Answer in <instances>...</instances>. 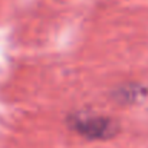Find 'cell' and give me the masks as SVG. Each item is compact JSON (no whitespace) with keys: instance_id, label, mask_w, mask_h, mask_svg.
Segmentation results:
<instances>
[{"instance_id":"obj_1","label":"cell","mask_w":148,"mask_h":148,"mask_svg":"<svg viewBox=\"0 0 148 148\" xmlns=\"http://www.w3.org/2000/svg\"><path fill=\"white\" fill-rule=\"evenodd\" d=\"M68 122L73 131L88 140H108L112 138L119 130L114 119L89 112H78L71 115Z\"/></svg>"}]
</instances>
